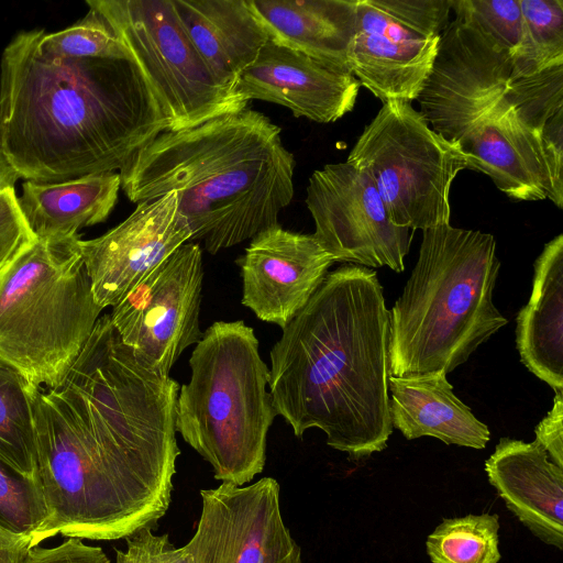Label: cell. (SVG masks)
Returning <instances> with one entry per match:
<instances>
[{"mask_svg":"<svg viewBox=\"0 0 563 563\" xmlns=\"http://www.w3.org/2000/svg\"><path fill=\"white\" fill-rule=\"evenodd\" d=\"M541 144L549 177L550 199L558 208L563 207V111L558 112L544 125Z\"/></svg>","mask_w":563,"mask_h":563,"instance_id":"35","label":"cell"},{"mask_svg":"<svg viewBox=\"0 0 563 563\" xmlns=\"http://www.w3.org/2000/svg\"><path fill=\"white\" fill-rule=\"evenodd\" d=\"M453 12L417 101L429 126L459 143L504 99L512 60L475 22Z\"/></svg>","mask_w":563,"mask_h":563,"instance_id":"11","label":"cell"},{"mask_svg":"<svg viewBox=\"0 0 563 563\" xmlns=\"http://www.w3.org/2000/svg\"><path fill=\"white\" fill-rule=\"evenodd\" d=\"M33 538L19 534L0 527V563H22Z\"/></svg>","mask_w":563,"mask_h":563,"instance_id":"38","label":"cell"},{"mask_svg":"<svg viewBox=\"0 0 563 563\" xmlns=\"http://www.w3.org/2000/svg\"><path fill=\"white\" fill-rule=\"evenodd\" d=\"M189 365L190 379L176 401V432L211 465L216 479L244 486L264 470L277 416L254 330L242 320L213 322Z\"/></svg>","mask_w":563,"mask_h":563,"instance_id":"6","label":"cell"},{"mask_svg":"<svg viewBox=\"0 0 563 563\" xmlns=\"http://www.w3.org/2000/svg\"><path fill=\"white\" fill-rule=\"evenodd\" d=\"M38 388L0 361V459L35 479H40L35 434Z\"/></svg>","mask_w":563,"mask_h":563,"instance_id":"25","label":"cell"},{"mask_svg":"<svg viewBox=\"0 0 563 563\" xmlns=\"http://www.w3.org/2000/svg\"><path fill=\"white\" fill-rule=\"evenodd\" d=\"M296 159L280 128L249 109L199 125L164 131L120 169L132 202L170 191L191 230L216 254L278 223L294 197Z\"/></svg>","mask_w":563,"mask_h":563,"instance_id":"4","label":"cell"},{"mask_svg":"<svg viewBox=\"0 0 563 563\" xmlns=\"http://www.w3.org/2000/svg\"><path fill=\"white\" fill-rule=\"evenodd\" d=\"M38 46L45 55L57 58L132 60L109 23L92 7L81 20L65 30L46 33L42 29Z\"/></svg>","mask_w":563,"mask_h":563,"instance_id":"28","label":"cell"},{"mask_svg":"<svg viewBox=\"0 0 563 563\" xmlns=\"http://www.w3.org/2000/svg\"><path fill=\"white\" fill-rule=\"evenodd\" d=\"M389 310L377 273L344 264L328 272L271 350L269 393L278 416L301 438L361 460L387 446Z\"/></svg>","mask_w":563,"mask_h":563,"instance_id":"3","label":"cell"},{"mask_svg":"<svg viewBox=\"0 0 563 563\" xmlns=\"http://www.w3.org/2000/svg\"><path fill=\"white\" fill-rule=\"evenodd\" d=\"M394 21L426 38L439 37L450 23L452 0H372Z\"/></svg>","mask_w":563,"mask_h":563,"instance_id":"32","label":"cell"},{"mask_svg":"<svg viewBox=\"0 0 563 563\" xmlns=\"http://www.w3.org/2000/svg\"><path fill=\"white\" fill-rule=\"evenodd\" d=\"M357 0H246L273 43L347 68Z\"/></svg>","mask_w":563,"mask_h":563,"instance_id":"22","label":"cell"},{"mask_svg":"<svg viewBox=\"0 0 563 563\" xmlns=\"http://www.w3.org/2000/svg\"><path fill=\"white\" fill-rule=\"evenodd\" d=\"M452 11L475 22L511 58L518 51L523 34L519 0H452Z\"/></svg>","mask_w":563,"mask_h":563,"instance_id":"31","label":"cell"},{"mask_svg":"<svg viewBox=\"0 0 563 563\" xmlns=\"http://www.w3.org/2000/svg\"><path fill=\"white\" fill-rule=\"evenodd\" d=\"M196 49L216 75L235 87L268 36L246 0H172Z\"/></svg>","mask_w":563,"mask_h":563,"instance_id":"23","label":"cell"},{"mask_svg":"<svg viewBox=\"0 0 563 563\" xmlns=\"http://www.w3.org/2000/svg\"><path fill=\"white\" fill-rule=\"evenodd\" d=\"M504 99L523 124L541 135L545 123L563 111V65L510 78Z\"/></svg>","mask_w":563,"mask_h":563,"instance_id":"30","label":"cell"},{"mask_svg":"<svg viewBox=\"0 0 563 563\" xmlns=\"http://www.w3.org/2000/svg\"><path fill=\"white\" fill-rule=\"evenodd\" d=\"M393 428L407 440L432 437L445 444L484 449L488 427L453 393L444 372L388 378Z\"/></svg>","mask_w":563,"mask_h":563,"instance_id":"20","label":"cell"},{"mask_svg":"<svg viewBox=\"0 0 563 563\" xmlns=\"http://www.w3.org/2000/svg\"><path fill=\"white\" fill-rule=\"evenodd\" d=\"M202 252L186 242L137 283L114 307L121 341L163 376L201 339Z\"/></svg>","mask_w":563,"mask_h":563,"instance_id":"10","label":"cell"},{"mask_svg":"<svg viewBox=\"0 0 563 563\" xmlns=\"http://www.w3.org/2000/svg\"><path fill=\"white\" fill-rule=\"evenodd\" d=\"M439 38L419 36L394 21L372 0H357L347 68L383 103L411 102L417 100L429 76Z\"/></svg>","mask_w":563,"mask_h":563,"instance_id":"17","label":"cell"},{"mask_svg":"<svg viewBox=\"0 0 563 563\" xmlns=\"http://www.w3.org/2000/svg\"><path fill=\"white\" fill-rule=\"evenodd\" d=\"M14 188L0 190V273L36 242Z\"/></svg>","mask_w":563,"mask_h":563,"instance_id":"33","label":"cell"},{"mask_svg":"<svg viewBox=\"0 0 563 563\" xmlns=\"http://www.w3.org/2000/svg\"><path fill=\"white\" fill-rule=\"evenodd\" d=\"M521 363L554 391H563V234L534 262L532 291L517 316Z\"/></svg>","mask_w":563,"mask_h":563,"instance_id":"21","label":"cell"},{"mask_svg":"<svg viewBox=\"0 0 563 563\" xmlns=\"http://www.w3.org/2000/svg\"><path fill=\"white\" fill-rule=\"evenodd\" d=\"M490 485L531 533L563 547V468L534 440L501 438L485 462Z\"/></svg>","mask_w":563,"mask_h":563,"instance_id":"18","label":"cell"},{"mask_svg":"<svg viewBox=\"0 0 563 563\" xmlns=\"http://www.w3.org/2000/svg\"><path fill=\"white\" fill-rule=\"evenodd\" d=\"M200 495L199 521L184 545L192 563H302L284 522L275 478L244 486L222 483Z\"/></svg>","mask_w":563,"mask_h":563,"instance_id":"13","label":"cell"},{"mask_svg":"<svg viewBox=\"0 0 563 563\" xmlns=\"http://www.w3.org/2000/svg\"><path fill=\"white\" fill-rule=\"evenodd\" d=\"M191 230L170 191L135 210L106 234L81 240L82 258L93 298L102 309L114 307L137 283L179 246Z\"/></svg>","mask_w":563,"mask_h":563,"instance_id":"14","label":"cell"},{"mask_svg":"<svg viewBox=\"0 0 563 563\" xmlns=\"http://www.w3.org/2000/svg\"><path fill=\"white\" fill-rule=\"evenodd\" d=\"M536 441L551 462L563 468V391H556L552 409L534 429Z\"/></svg>","mask_w":563,"mask_h":563,"instance_id":"37","label":"cell"},{"mask_svg":"<svg viewBox=\"0 0 563 563\" xmlns=\"http://www.w3.org/2000/svg\"><path fill=\"white\" fill-rule=\"evenodd\" d=\"M499 267L489 233L422 230L417 263L389 311V376L448 375L506 325L493 302Z\"/></svg>","mask_w":563,"mask_h":563,"instance_id":"5","label":"cell"},{"mask_svg":"<svg viewBox=\"0 0 563 563\" xmlns=\"http://www.w3.org/2000/svg\"><path fill=\"white\" fill-rule=\"evenodd\" d=\"M80 241L37 239L0 273V361L47 389L63 385L103 310Z\"/></svg>","mask_w":563,"mask_h":563,"instance_id":"7","label":"cell"},{"mask_svg":"<svg viewBox=\"0 0 563 563\" xmlns=\"http://www.w3.org/2000/svg\"><path fill=\"white\" fill-rule=\"evenodd\" d=\"M126 549H115V563H192L185 547L176 548L168 534L144 528L125 538Z\"/></svg>","mask_w":563,"mask_h":563,"instance_id":"34","label":"cell"},{"mask_svg":"<svg viewBox=\"0 0 563 563\" xmlns=\"http://www.w3.org/2000/svg\"><path fill=\"white\" fill-rule=\"evenodd\" d=\"M307 208L313 236L334 262L400 273L410 230L394 224L372 178L349 164H327L309 177Z\"/></svg>","mask_w":563,"mask_h":563,"instance_id":"12","label":"cell"},{"mask_svg":"<svg viewBox=\"0 0 563 563\" xmlns=\"http://www.w3.org/2000/svg\"><path fill=\"white\" fill-rule=\"evenodd\" d=\"M467 169L486 174L507 197L548 199L549 177L541 135L523 124L503 99L459 142Z\"/></svg>","mask_w":563,"mask_h":563,"instance_id":"19","label":"cell"},{"mask_svg":"<svg viewBox=\"0 0 563 563\" xmlns=\"http://www.w3.org/2000/svg\"><path fill=\"white\" fill-rule=\"evenodd\" d=\"M42 29L18 33L0 60V147L20 178L58 183L120 170L166 131L133 60L57 58Z\"/></svg>","mask_w":563,"mask_h":563,"instance_id":"2","label":"cell"},{"mask_svg":"<svg viewBox=\"0 0 563 563\" xmlns=\"http://www.w3.org/2000/svg\"><path fill=\"white\" fill-rule=\"evenodd\" d=\"M179 384L132 357H109L67 385L38 388L37 473L49 518L33 547L63 534L125 539L172 501Z\"/></svg>","mask_w":563,"mask_h":563,"instance_id":"1","label":"cell"},{"mask_svg":"<svg viewBox=\"0 0 563 563\" xmlns=\"http://www.w3.org/2000/svg\"><path fill=\"white\" fill-rule=\"evenodd\" d=\"M49 518L40 479L0 459V527L35 538Z\"/></svg>","mask_w":563,"mask_h":563,"instance_id":"29","label":"cell"},{"mask_svg":"<svg viewBox=\"0 0 563 563\" xmlns=\"http://www.w3.org/2000/svg\"><path fill=\"white\" fill-rule=\"evenodd\" d=\"M238 263L242 305L283 330L307 305L335 262L313 234L276 224L251 239Z\"/></svg>","mask_w":563,"mask_h":563,"instance_id":"15","label":"cell"},{"mask_svg":"<svg viewBox=\"0 0 563 563\" xmlns=\"http://www.w3.org/2000/svg\"><path fill=\"white\" fill-rule=\"evenodd\" d=\"M360 82L345 68L267 41L238 78L236 92L247 102L283 106L296 118L334 122L352 111Z\"/></svg>","mask_w":563,"mask_h":563,"instance_id":"16","label":"cell"},{"mask_svg":"<svg viewBox=\"0 0 563 563\" xmlns=\"http://www.w3.org/2000/svg\"><path fill=\"white\" fill-rule=\"evenodd\" d=\"M523 34L512 56L514 77L563 65V0H519Z\"/></svg>","mask_w":563,"mask_h":563,"instance_id":"26","label":"cell"},{"mask_svg":"<svg viewBox=\"0 0 563 563\" xmlns=\"http://www.w3.org/2000/svg\"><path fill=\"white\" fill-rule=\"evenodd\" d=\"M499 527L496 514L444 519L427 538L431 563H498Z\"/></svg>","mask_w":563,"mask_h":563,"instance_id":"27","label":"cell"},{"mask_svg":"<svg viewBox=\"0 0 563 563\" xmlns=\"http://www.w3.org/2000/svg\"><path fill=\"white\" fill-rule=\"evenodd\" d=\"M19 174L7 159L0 147V190L14 188Z\"/></svg>","mask_w":563,"mask_h":563,"instance_id":"39","label":"cell"},{"mask_svg":"<svg viewBox=\"0 0 563 563\" xmlns=\"http://www.w3.org/2000/svg\"><path fill=\"white\" fill-rule=\"evenodd\" d=\"M22 563H110L103 550L79 538H67L53 548L31 547Z\"/></svg>","mask_w":563,"mask_h":563,"instance_id":"36","label":"cell"},{"mask_svg":"<svg viewBox=\"0 0 563 563\" xmlns=\"http://www.w3.org/2000/svg\"><path fill=\"white\" fill-rule=\"evenodd\" d=\"M109 23L140 68L166 131H180L246 108L189 38L172 0H87Z\"/></svg>","mask_w":563,"mask_h":563,"instance_id":"9","label":"cell"},{"mask_svg":"<svg viewBox=\"0 0 563 563\" xmlns=\"http://www.w3.org/2000/svg\"><path fill=\"white\" fill-rule=\"evenodd\" d=\"M121 188L117 172L90 174L58 183L22 184L18 202L36 239H59L107 220Z\"/></svg>","mask_w":563,"mask_h":563,"instance_id":"24","label":"cell"},{"mask_svg":"<svg viewBox=\"0 0 563 563\" xmlns=\"http://www.w3.org/2000/svg\"><path fill=\"white\" fill-rule=\"evenodd\" d=\"M346 162L374 181L397 227L426 230L450 224V191L467 159L456 142L435 133L411 102L383 103Z\"/></svg>","mask_w":563,"mask_h":563,"instance_id":"8","label":"cell"}]
</instances>
